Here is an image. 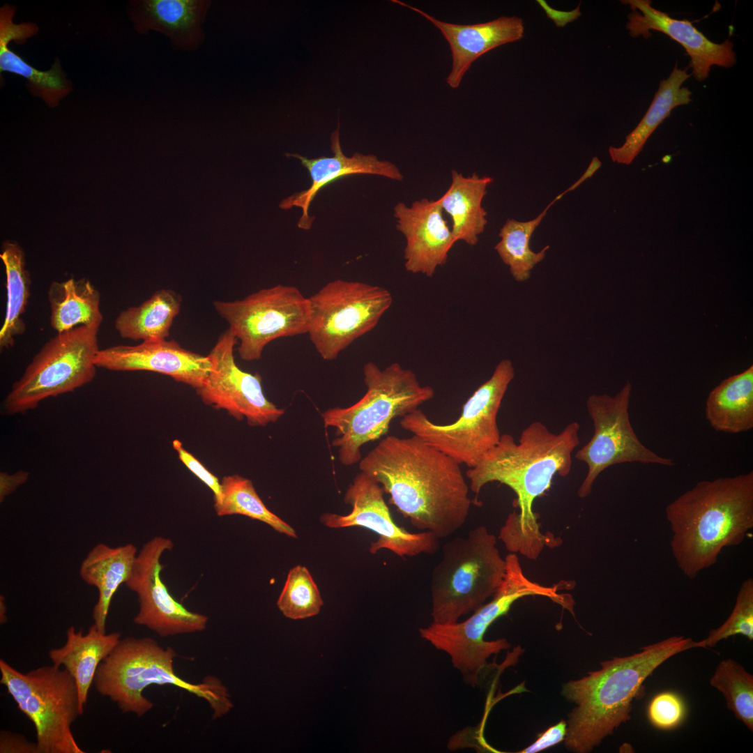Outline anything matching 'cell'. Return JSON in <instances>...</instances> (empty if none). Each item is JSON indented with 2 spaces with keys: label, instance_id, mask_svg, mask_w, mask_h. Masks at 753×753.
Returning a JSON list of instances; mask_svg holds the SVG:
<instances>
[{
  "label": "cell",
  "instance_id": "obj_43",
  "mask_svg": "<svg viewBox=\"0 0 753 753\" xmlns=\"http://www.w3.org/2000/svg\"><path fill=\"white\" fill-rule=\"evenodd\" d=\"M537 2L543 8L547 16L555 23L557 27L565 26L568 23L573 22L581 15L579 8L580 4L571 11H561L552 8L544 0H538Z\"/></svg>",
  "mask_w": 753,
  "mask_h": 753
},
{
  "label": "cell",
  "instance_id": "obj_24",
  "mask_svg": "<svg viewBox=\"0 0 753 753\" xmlns=\"http://www.w3.org/2000/svg\"><path fill=\"white\" fill-rule=\"evenodd\" d=\"M121 636L117 632H102L94 624L86 634L82 629L76 630L70 626L66 631L65 644L49 651L52 664L64 667L75 680L82 712L100 664L112 652Z\"/></svg>",
  "mask_w": 753,
  "mask_h": 753
},
{
  "label": "cell",
  "instance_id": "obj_7",
  "mask_svg": "<svg viewBox=\"0 0 753 753\" xmlns=\"http://www.w3.org/2000/svg\"><path fill=\"white\" fill-rule=\"evenodd\" d=\"M496 537L485 526L447 542L432 572V623L458 621L493 596L505 572Z\"/></svg>",
  "mask_w": 753,
  "mask_h": 753
},
{
  "label": "cell",
  "instance_id": "obj_25",
  "mask_svg": "<svg viewBox=\"0 0 753 753\" xmlns=\"http://www.w3.org/2000/svg\"><path fill=\"white\" fill-rule=\"evenodd\" d=\"M136 547L128 543L110 547L95 545L82 561L79 573L87 584L96 587L98 598L92 613L94 625L106 632V621L112 598L119 587L128 579L136 557Z\"/></svg>",
  "mask_w": 753,
  "mask_h": 753
},
{
  "label": "cell",
  "instance_id": "obj_9",
  "mask_svg": "<svg viewBox=\"0 0 753 753\" xmlns=\"http://www.w3.org/2000/svg\"><path fill=\"white\" fill-rule=\"evenodd\" d=\"M0 683L33 724L38 753H84L71 726L84 712L72 676L52 664L26 674L0 660Z\"/></svg>",
  "mask_w": 753,
  "mask_h": 753
},
{
  "label": "cell",
  "instance_id": "obj_16",
  "mask_svg": "<svg viewBox=\"0 0 753 753\" xmlns=\"http://www.w3.org/2000/svg\"><path fill=\"white\" fill-rule=\"evenodd\" d=\"M383 494L382 487L374 478L360 471L344 494V502L351 505V512L346 515L326 512L321 515L320 520L329 528L360 526L373 531L378 538L370 544L372 554L382 549L402 558L437 552L440 539L434 533H411L394 522Z\"/></svg>",
  "mask_w": 753,
  "mask_h": 753
},
{
  "label": "cell",
  "instance_id": "obj_42",
  "mask_svg": "<svg viewBox=\"0 0 753 753\" xmlns=\"http://www.w3.org/2000/svg\"><path fill=\"white\" fill-rule=\"evenodd\" d=\"M29 477V473L25 471H18L12 474L1 472L0 502H3L8 495L13 493L17 487L24 484L28 480Z\"/></svg>",
  "mask_w": 753,
  "mask_h": 753
},
{
  "label": "cell",
  "instance_id": "obj_19",
  "mask_svg": "<svg viewBox=\"0 0 753 753\" xmlns=\"http://www.w3.org/2000/svg\"><path fill=\"white\" fill-rule=\"evenodd\" d=\"M443 213L439 199L424 198L409 206L403 202L395 206L396 228L406 240L404 257L406 271L432 277L447 262L455 243Z\"/></svg>",
  "mask_w": 753,
  "mask_h": 753
},
{
  "label": "cell",
  "instance_id": "obj_12",
  "mask_svg": "<svg viewBox=\"0 0 753 753\" xmlns=\"http://www.w3.org/2000/svg\"><path fill=\"white\" fill-rule=\"evenodd\" d=\"M308 334L317 353L333 360L356 340L377 325L390 307L386 289L360 282L335 280L308 298Z\"/></svg>",
  "mask_w": 753,
  "mask_h": 753
},
{
  "label": "cell",
  "instance_id": "obj_27",
  "mask_svg": "<svg viewBox=\"0 0 753 753\" xmlns=\"http://www.w3.org/2000/svg\"><path fill=\"white\" fill-rule=\"evenodd\" d=\"M705 416L717 432L738 434L753 428V365L725 379L709 393Z\"/></svg>",
  "mask_w": 753,
  "mask_h": 753
},
{
  "label": "cell",
  "instance_id": "obj_21",
  "mask_svg": "<svg viewBox=\"0 0 753 753\" xmlns=\"http://www.w3.org/2000/svg\"><path fill=\"white\" fill-rule=\"evenodd\" d=\"M331 157L321 156L307 158L298 153H286L288 157L296 158L305 167L311 178V185L306 190L296 192L284 199L279 206L284 210L294 206L301 208L302 215L298 221V227L310 229L314 218L308 213L309 207L319 191L326 185L341 178L354 174H372L391 180L401 181L403 174L394 163L379 160L372 154L355 153L348 157L342 152L339 127L330 135Z\"/></svg>",
  "mask_w": 753,
  "mask_h": 753
},
{
  "label": "cell",
  "instance_id": "obj_14",
  "mask_svg": "<svg viewBox=\"0 0 753 753\" xmlns=\"http://www.w3.org/2000/svg\"><path fill=\"white\" fill-rule=\"evenodd\" d=\"M631 392L632 385L628 382L614 396L594 394L586 400L594 432L575 455L588 467L577 491L580 498L588 496L598 476L613 465L632 462L664 466L675 464L673 459L657 455L637 437L629 416Z\"/></svg>",
  "mask_w": 753,
  "mask_h": 753
},
{
  "label": "cell",
  "instance_id": "obj_1",
  "mask_svg": "<svg viewBox=\"0 0 753 753\" xmlns=\"http://www.w3.org/2000/svg\"><path fill=\"white\" fill-rule=\"evenodd\" d=\"M579 428L573 422L556 434L542 423L533 422L523 429L518 443L510 434H501L497 445L466 471L469 489L476 495L494 482L515 493L514 505L519 510L508 516L499 535L510 553L536 560L545 547L561 544L552 535L541 533L533 505L549 490L556 475L565 477L570 473Z\"/></svg>",
  "mask_w": 753,
  "mask_h": 753
},
{
  "label": "cell",
  "instance_id": "obj_28",
  "mask_svg": "<svg viewBox=\"0 0 753 753\" xmlns=\"http://www.w3.org/2000/svg\"><path fill=\"white\" fill-rule=\"evenodd\" d=\"M687 68L676 64L669 77L660 82L659 88L646 113L637 127L630 132L620 147L610 146L609 154L614 162L630 165L639 155L647 139L667 118L675 107L689 104L691 91L682 84L690 77Z\"/></svg>",
  "mask_w": 753,
  "mask_h": 753
},
{
  "label": "cell",
  "instance_id": "obj_34",
  "mask_svg": "<svg viewBox=\"0 0 753 753\" xmlns=\"http://www.w3.org/2000/svg\"><path fill=\"white\" fill-rule=\"evenodd\" d=\"M12 40L0 33V71L9 72L26 79V87L35 96L42 98L50 107L57 106L59 101L73 89L60 61L55 59L50 70H39L28 63L9 48Z\"/></svg>",
  "mask_w": 753,
  "mask_h": 753
},
{
  "label": "cell",
  "instance_id": "obj_10",
  "mask_svg": "<svg viewBox=\"0 0 753 753\" xmlns=\"http://www.w3.org/2000/svg\"><path fill=\"white\" fill-rule=\"evenodd\" d=\"M98 326H78L46 342L3 400L7 415L25 413L40 402L72 392L93 381L100 350Z\"/></svg>",
  "mask_w": 753,
  "mask_h": 753
},
{
  "label": "cell",
  "instance_id": "obj_13",
  "mask_svg": "<svg viewBox=\"0 0 753 753\" xmlns=\"http://www.w3.org/2000/svg\"><path fill=\"white\" fill-rule=\"evenodd\" d=\"M213 305L237 338L239 356L245 361L259 360L271 342L307 333L310 326L309 298L293 286L277 284Z\"/></svg>",
  "mask_w": 753,
  "mask_h": 753
},
{
  "label": "cell",
  "instance_id": "obj_39",
  "mask_svg": "<svg viewBox=\"0 0 753 753\" xmlns=\"http://www.w3.org/2000/svg\"><path fill=\"white\" fill-rule=\"evenodd\" d=\"M172 446L181 462L213 493L214 502L222 496L221 483L218 477L210 472L193 455L186 450L178 439L172 441Z\"/></svg>",
  "mask_w": 753,
  "mask_h": 753
},
{
  "label": "cell",
  "instance_id": "obj_36",
  "mask_svg": "<svg viewBox=\"0 0 753 753\" xmlns=\"http://www.w3.org/2000/svg\"><path fill=\"white\" fill-rule=\"evenodd\" d=\"M324 604L319 590L307 568L296 565L288 572L277 605L284 616L293 620L318 614Z\"/></svg>",
  "mask_w": 753,
  "mask_h": 753
},
{
  "label": "cell",
  "instance_id": "obj_44",
  "mask_svg": "<svg viewBox=\"0 0 753 753\" xmlns=\"http://www.w3.org/2000/svg\"><path fill=\"white\" fill-rule=\"evenodd\" d=\"M601 165V161L598 159V158L593 157L583 174L572 185H571L563 192L558 195L553 200L556 202L557 201L561 199L565 194L576 189L585 181L592 177L596 172V171L600 169Z\"/></svg>",
  "mask_w": 753,
  "mask_h": 753
},
{
  "label": "cell",
  "instance_id": "obj_33",
  "mask_svg": "<svg viewBox=\"0 0 753 753\" xmlns=\"http://www.w3.org/2000/svg\"><path fill=\"white\" fill-rule=\"evenodd\" d=\"M222 496L214 502L218 516L241 515L264 522L277 532L296 538V531L270 511L258 495L252 482L237 474L226 476L220 481Z\"/></svg>",
  "mask_w": 753,
  "mask_h": 753
},
{
  "label": "cell",
  "instance_id": "obj_31",
  "mask_svg": "<svg viewBox=\"0 0 753 753\" xmlns=\"http://www.w3.org/2000/svg\"><path fill=\"white\" fill-rule=\"evenodd\" d=\"M0 257L6 271V305L3 325L0 329V349L12 347L16 337L26 330L22 318L31 295V280L25 267L24 254L15 243L7 242L3 246Z\"/></svg>",
  "mask_w": 753,
  "mask_h": 753
},
{
  "label": "cell",
  "instance_id": "obj_29",
  "mask_svg": "<svg viewBox=\"0 0 753 753\" xmlns=\"http://www.w3.org/2000/svg\"><path fill=\"white\" fill-rule=\"evenodd\" d=\"M47 298L50 325L56 333L83 326L100 327L102 321L100 294L87 279L53 282Z\"/></svg>",
  "mask_w": 753,
  "mask_h": 753
},
{
  "label": "cell",
  "instance_id": "obj_41",
  "mask_svg": "<svg viewBox=\"0 0 753 753\" xmlns=\"http://www.w3.org/2000/svg\"><path fill=\"white\" fill-rule=\"evenodd\" d=\"M1 753H38L36 743L29 741L23 735L3 731L0 734Z\"/></svg>",
  "mask_w": 753,
  "mask_h": 753
},
{
  "label": "cell",
  "instance_id": "obj_35",
  "mask_svg": "<svg viewBox=\"0 0 753 753\" xmlns=\"http://www.w3.org/2000/svg\"><path fill=\"white\" fill-rule=\"evenodd\" d=\"M710 685L724 697L736 718L753 731V676L733 659L722 660L710 678Z\"/></svg>",
  "mask_w": 753,
  "mask_h": 753
},
{
  "label": "cell",
  "instance_id": "obj_8",
  "mask_svg": "<svg viewBox=\"0 0 753 753\" xmlns=\"http://www.w3.org/2000/svg\"><path fill=\"white\" fill-rule=\"evenodd\" d=\"M514 376L512 362L503 359L466 400L455 422L434 423L419 408L402 417L400 426L459 464L471 468L500 440L497 416Z\"/></svg>",
  "mask_w": 753,
  "mask_h": 753
},
{
  "label": "cell",
  "instance_id": "obj_20",
  "mask_svg": "<svg viewBox=\"0 0 753 753\" xmlns=\"http://www.w3.org/2000/svg\"><path fill=\"white\" fill-rule=\"evenodd\" d=\"M632 12L628 16L626 25L632 38L650 37V31L662 32L680 43L690 57L689 67L697 80L701 82L709 75L710 68L717 66L730 68L736 62L733 44L727 39L715 43L699 31L687 20H677L669 14L654 8L650 1L627 0Z\"/></svg>",
  "mask_w": 753,
  "mask_h": 753
},
{
  "label": "cell",
  "instance_id": "obj_45",
  "mask_svg": "<svg viewBox=\"0 0 753 753\" xmlns=\"http://www.w3.org/2000/svg\"><path fill=\"white\" fill-rule=\"evenodd\" d=\"M7 607L5 603V598L3 595L0 596V623L4 624L7 622L8 618L6 616Z\"/></svg>",
  "mask_w": 753,
  "mask_h": 753
},
{
  "label": "cell",
  "instance_id": "obj_30",
  "mask_svg": "<svg viewBox=\"0 0 753 753\" xmlns=\"http://www.w3.org/2000/svg\"><path fill=\"white\" fill-rule=\"evenodd\" d=\"M181 301L174 290L158 289L140 305L121 311L114 321L115 329L121 337L132 340H167Z\"/></svg>",
  "mask_w": 753,
  "mask_h": 753
},
{
  "label": "cell",
  "instance_id": "obj_11",
  "mask_svg": "<svg viewBox=\"0 0 753 753\" xmlns=\"http://www.w3.org/2000/svg\"><path fill=\"white\" fill-rule=\"evenodd\" d=\"M538 593V584L526 577L520 565L509 564L491 601L462 622H432L428 626L420 628V634L436 649L446 653L465 681L475 686L480 683L487 668V659L510 647L505 639L485 641L484 636L488 628L497 618L507 614L515 601L525 596L537 595Z\"/></svg>",
  "mask_w": 753,
  "mask_h": 753
},
{
  "label": "cell",
  "instance_id": "obj_26",
  "mask_svg": "<svg viewBox=\"0 0 753 753\" xmlns=\"http://www.w3.org/2000/svg\"><path fill=\"white\" fill-rule=\"evenodd\" d=\"M492 182L490 176H480L476 173L465 176L456 170L451 171L450 185L439 199L443 211L452 219L455 243H478L487 224V213L482 202Z\"/></svg>",
  "mask_w": 753,
  "mask_h": 753
},
{
  "label": "cell",
  "instance_id": "obj_18",
  "mask_svg": "<svg viewBox=\"0 0 753 753\" xmlns=\"http://www.w3.org/2000/svg\"><path fill=\"white\" fill-rule=\"evenodd\" d=\"M95 364L111 371H149L167 375L195 390L203 384L212 368L208 355L193 352L167 340L100 349Z\"/></svg>",
  "mask_w": 753,
  "mask_h": 753
},
{
  "label": "cell",
  "instance_id": "obj_15",
  "mask_svg": "<svg viewBox=\"0 0 753 753\" xmlns=\"http://www.w3.org/2000/svg\"><path fill=\"white\" fill-rule=\"evenodd\" d=\"M237 343L229 328L219 336L208 354L211 370L196 393L204 404L225 410L238 420L245 419L250 426L275 423L284 409L266 397L259 374L245 372L236 365L234 351Z\"/></svg>",
  "mask_w": 753,
  "mask_h": 753
},
{
  "label": "cell",
  "instance_id": "obj_5",
  "mask_svg": "<svg viewBox=\"0 0 753 753\" xmlns=\"http://www.w3.org/2000/svg\"><path fill=\"white\" fill-rule=\"evenodd\" d=\"M174 651L149 637L121 639L100 664L93 684L97 692L109 698L123 713L142 717L153 706L144 690L151 685H172L206 700L213 718L221 717L233 707L227 687L215 677L199 683L188 682L174 670Z\"/></svg>",
  "mask_w": 753,
  "mask_h": 753
},
{
  "label": "cell",
  "instance_id": "obj_40",
  "mask_svg": "<svg viewBox=\"0 0 753 753\" xmlns=\"http://www.w3.org/2000/svg\"><path fill=\"white\" fill-rule=\"evenodd\" d=\"M568 723L561 720L540 733L536 740L521 750L523 753H535L547 750L563 740L567 733Z\"/></svg>",
  "mask_w": 753,
  "mask_h": 753
},
{
  "label": "cell",
  "instance_id": "obj_38",
  "mask_svg": "<svg viewBox=\"0 0 753 753\" xmlns=\"http://www.w3.org/2000/svg\"><path fill=\"white\" fill-rule=\"evenodd\" d=\"M687 707L678 694L664 691L655 694L647 708L648 719L657 729L669 731L678 727L685 720Z\"/></svg>",
  "mask_w": 753,
  "mask_h": 753
},
{
  "label": "cell",
  "instance_id": "obj_4",
  "mask_svg": "<svg viewBox=\"0 0 753 753\" xmlns=\"http://www.w3.org/2000/svg\"><path fill=\"white\" fill-rule=\"evenodd\" d=\"M694 648L697 641L691 638L672 636L632 655L602 662L599 670L565 683L563 695L576 704L569 715L565 747L586 753L599 745L630 720L632 703L641 694L646 678L670 657Z\"/></svg>",
  "mask_w": 753,
  "mask_h": 753
},
{
  "label": "cell",
  "instance_id": "obj_17",
  "mask_svg": "<svg viewBox=\"0 0 753 753\" xmlns=\"http://www.w3.org/2000/svg\"><path fill=\"white\" fill-rule=\"evenodd\" d=\"M172 548V541L162 536L153 537L144 543L125 583L138 598L139 609L134 623L162 637L201 632L208 622L206 616L187 609L174 599L162 580L164 565L160 558L165 552Z\"/></svg>",
  "mask_w": 753,
  "mask_h": 753
},
{
  "label": "cell",
  "instance_id": "obj_2",
  "mask_svg": "<svg viewBox=\"0 0 753 753\" xmlns=\"http://www.w3.org/2000/svg\"><path fill=\"white\" fill-rule=\"evenodd\" d=\"M359 469L420 531L445 538L466 521L472 502L460 464L415 435L386 436L360 459Z\"/></svg>",
  "mask_w": 753,
  "mask_h": 753
},
{
  "label": "cell",
  "instance_id": "obj_6",
  "mask_svg": "<svg viewBox=\"0 0 753 753\" xmlns=\"http://www.w3.org/2000/svg\"><path fill=\"white\" fill-rule=\"evenodd\" d=\"M366 393L354 404L333 407L321 416L326 427H334L332 445L340 463L351 466L362 459L360 448L380 439L397 417H403L434 397V389L423 385L411 370L393 363L381 369L367 362L363 368Z\"/></svg>",
  "mask_w": 753,
  "mask_h": 753
},
{
  "label": "cell",
  "instance_id": "obj_3",
  "mask_svg": "<svg viewBox=\"0 0 753 753\" xmlns=\"http://www.w3.org/2000/svg\"><path fill=\"white\" fill-rule=\"evenodd\" d=\"M665 515L676 564L693 579L752 529L753 471L699 481L669 503Z\"/></svg>",
  "mask_w": 753,
  "mask_h": 753
},
{
  "label": "cell",
  "instance_id": "obj_22",
  "mask_svg": "<svg viewBox=\"0 0 753 753\" xmlns=\"http://www.w3.org/2000/svg\"><path fill=\"white\" fill-rule=\"evenodd\" d=\"M392 1L426 18L439 29L448 41L452 54V68L446 82L452 89L459 86L464 74L478 57L499 46L519 40L524 35L523 20L517 16H501L473 24H457L440 21L400 1Z\"/></svg>",
  "mask_w": 753,
  "mask_h": 753
},
{
  "label": "cell",
  "instance_id": "obj_32",
  "mask_svg": "<svg viewBox=\"0 0 753 753\" xmlns=\"http://www.w3.org/2000/svg\"><path fill=\"white\" fill-rule=\"evenodd\" d=\"M554 203L552 200L537 217L531 220L508 219L500 229V241L494 249L502 261L509 267L513 278L518 282L525 281L530 277L531 270L544 259L546 251L549 248L547 245L535 252L531 249L529 243L533 232Z\"/></svg>",
  "mask_w": 753,
  "mask_h": 753
},
{
  "label": "cell",
  "instance_id": "obj_23",
  "mask_svg": "<svg viewBox=\"0 0 753 753\" xmlns=\"http://www.w3.org/2000/svg\"><path fill=\"white\" fill-rule=\"evenodd\" d=\"M208 0H140L128 3L136 31L165 34L174 48L193 51L205 40L202 24L210 9Z\"/></svg>",
  "mask_w": 753,
  "mask_h": 753
},
{
  "label": "cell",
  "instance_id": "obj_37",
  "mask_svg": "<svg viewBox=\"0 0 753 753\" xmlns=\"http://www.w3.org/2000/svg\"><path fill=\"white\" fill-rule=\"evenodd\" d=\"M753 640V579L743 581L739 588L734 607L724 623L711 630L708 637L697 641V648H710L722 640L736 635Z\"/></svg>",
  "mask_w": 753,
  "mask_h": 753
}]
</instances>
